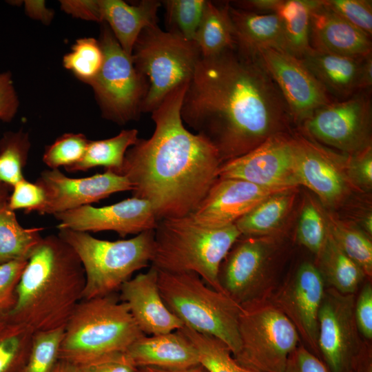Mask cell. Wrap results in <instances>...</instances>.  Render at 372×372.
<instances>
[{
	"label": "cell",
	"mask_w": 372,
	"mask_h": 372,
	"mask_svg": "<svg viewBox=\"0 0 372 372\" xmlns=\"http://www.w3.org/2000/svg\"><path fill=\"white\" fill-rule=\"evenodd\" d=\"M45 202L43 189L36 183H31L24 178L12 187L8 206L14 211L23 209L26 214L34 211L38 213Z\"/></svg>",
	"instance_id": "cell-43"
},
{
	"label": "cell",
	"mask_w": 372,
	"mask_h": 372,
	"mask_svg": "<svg viewBox=\"0 0 372 372\" xmlns=\"http://www.w3.org/2000/svg\"><path fill=\"white\" fill-rule=\"evenodd\" d=\"M372 85V55L364 58L362 61L358 88L360 90H371Z\"/></svg>",
	"instance_id": "cell-54"
},
{
	"label": "cell",
	"mask_w": 372,
	"mask_h": 372,
	"mask_svg": "<svg viewBox=\"0 0 372 372\" xmlns=\"http://www.w3.org/2000/svg\"><path fill=\"white\" fill-rule=\"evenodd\" d=\"M132 58L148 83L142 107V113H145L152 112L176 87L189 83L201 54L194 41L163 30L157 24L142 30Z\"/></svg>",
	"instance_id": "cell-8"
},
{
	"label": "cell",
	"mask_w": 372,
	"mask_h": 372,
	"mask_svg": "<svg viewBox=\"0 0 372 372\" xmlns=\"http://www.w3.org/2000/svg\"><path fill=\"white\" fill-rule=\"evenodd\" d=\"M350 372H372L371 347L364 343L363 348Z\"/></svg>",
	"instance_id": "cell-53"
},
{
	"label": "cell",
	"mask_w": 372,
	"mask_h": 372,
	"mask_svg": "<svg viewBox=\"0 0 372 372\" xmlns=\"http://www.w3.org/2000/svg\"><path fill=\"white\" fill-rule=\"evenodd\" d=\"M310 47L320 52L355 59L372 54L371 37L316 0L312 9Z\"/></svg>",
	"instance_id": "cell-21"
},
{
	"label": "cell",
	"mask_w": 372,
	"mask_h": 372,
	"mask_svg": "<svg viewBox=\"0 0 372 372\" xmlns=\"http://www.w3.org/2000/svg\"><path fill=\"white\" fill-rule=\"evenodd\" d=\"M338 159L335 154L299 136L297 174L300 185L307 187L327 205L341 200L347 190Z\"/></svg>",
	"instance_id": "cell-22"
},
{
	"label": "cell",
	"mask_w": 372,
	"mask_h": 372,
	"mask_svg": "<svg viewBox=\"0 0 372 372\" xmlns=\"http://www.w3.org/2000/svg\"><path fill=\"white\" fill-rule=\"evenodd\" d=\"M30 141L22 130L7 132L0 139V181L11 188L24 178Z\"/></svg>",
	"instance_id": "cell-35"
},
{
	"label": "cell",
	"mask_w": 372,
	"mask_h": 372,
	"mask_svg": "<svg viewBox=\"0 0 372 372\" xmlns=\"http://www.w3.org/2000/svg\"><path fill=\"white\" fill-rule=\"evenodd\" d=\"M42 227L25 228L8 203L0 207V265L28 260L43 237Z\"/></svg>",
	"instance_id": "cell-31"
},
{
	"label": "cell",
	"mask_w": 372,
	"mask_h": 372,
	"mask_svg": "<svg viewBox=\"0 0 372 372\" xmlns=\"http://www.w3.org/2000/svg\"><path fill=\"white\" fill-rule=\"evenodd\" d=\"M188 83L170 92L151 112L155 130L126 152L120 174L134 197L150 203L158 220L189 215L218 178L215 147L186 129L180 108Z\"/></svg>",
	"instance_id": "cell-2"
},
{
	"label": "cell",
	"mask_w": 372,
	"mask_h": 372,
	"mask_svg": "<svg viewBox=\"0 0 372 372\" xmlns=\"http://www.w3.org/2000/svg\"><path fill=\"white\" fill-rule=\"evenodd\" d=\"M320 3L371 37L372 3L369 0H320Z\"/></svg>",
	"instance_id": "cell-42"
},
{
	"label": "cell",
	"mask_w": 372,
	"mask_h": 372,
	"mask_svg": "<svg viewBox=\"0 0 372 372\" xmlns=\"http://www.w3.org/2000/svg\"><path fill=\"white\" fill-rule=\"evenodd\" d=\"M364 227L366 231L371 234L372 232V217L371 214L367 216L364 220Z\"/></svg>",
	"instance_id": "cell-58"
},
{
	"label": "cell",
	"mask_w": 372,
	"mask_h": 372,
	"mask_svg": "<svg viewBox=\"0 0 372 372\" xmlns=\"http://www.w3.org/2000/svg\"><path fill=\"white\" fill-rule=\"evenodd\" d=\"M24 6L26 14L34 19L48 24L53 19L54 12L45 6L44 1L27 0Z\"/></svg>",
	"instance_id": "cell-52"
},
{
	"label": "cell",
	"mask_w": 372,
	"mask_h": 372,
	"mask_svg": "<svg viewBox=\"0 0 372 372\" xmlns=\"http://www.w3.org/2000/svg\"><path fill=\"white\" fill-rule=\"evenodd\" d=\"M240 236L235 224L212 228L189 215L163 218L154 229L151 264L165 271L194 272L208 286L223 292L218 280L219 267Z\"/></svg>",
	"instance_id": "cell-4"
},
{
	"label": "cell",
	"mask_w": 372,
	"mask_h": 372,
	"mask_svg": "<svg viewBox=\"0 0 372 372\" xmlns=\"http://www.w3.org/2000/svg\"><path fill=\"white\" fill-rule=\"evenodd\" d=\"M299 137L284 132L271 135L249 152L222 163L218 178L242 179L268 187L294 189Z\"/></svg>",
	"instance_id": "cell-11"
},
{
	"label": "cell",
	"mask_w": 372,
	"mask_h": 372,
	"mask_svg": "<svg viewBox=\"0 0 372 372\" xmlns=\"http://www.w3.org/2000/svg\"><path fill=\"white\" fill-rule=\"evenodd\" d=\"M229 12L232 23L235 48L256 56L262 49L285 51L280 19L276 13L260 14L233 6Z\"/></svg>",
	"instance_id": "cell-24"
},
{
	"label": "cell",
	"mask_w": 372,
	"mask_h": 372,
	"mask_svg": "<svg viewBox=\"0 0 372 372\" xmlns=\"http://www.w3.org/2000/svg\"><path fill=\"white\" fill-rule=\"evenodd\" d=\"M180 116L217 149L222 163L254 149L291 120L288 107L257 56L234 48L200 59Z\"/></svg>",
	"instance_id": "cell-1"
},
{
	"label": "cell",
	"mask_w": 372,
	"mask_h": 372,
	"mask_svg": "<svg viewBox=\"0 0 372 372\" xmlns=\"http://www.w3.org/2000/svg\"><path fill=\"white\" fill-rule=\"evenodd\" d=\"M119 299L125 302L142 333L154 335L177 331L183 322L165 304L158 284V269L152 266L124 282Z\"/></svg>",
	"instance_id": "cell-20"
},
{
	"label": "cell",
	"mask_w": 372,
	"mask_h": 372,
	"mask_svg": "<svg viewBox=\"0 0 372 372\" xmlns=\"http://www.w3.org/2000/svg\"><path fill=\"white\" fill-rule=\"evenodd\" d=\"M143 335L127 304L114 293L83 299L65 327L59 360L76 364L125 351Z\"/></svg>",
	"instance_id": "cell-5"
},
{
	"label": "cell",
	"mask_w": 372,
	"mask_h": 372,
	"mask_svg": "<svg viewBox=\"0 0 372 372\" xmlns=\"http://www.w3.org/2000/svg\"><path fill=\"white\" fill-rule=\"evenodd\" d=\"M320 271L330 287L343 294H354L366 276L361 268L338 246L328 231L318 255Z\"/></svg>",
	"instance_id": "cell-28"
},
{
	"label": "cell",
	"mask_w": 372,
	"mask_h": 372,
	"mask_svg": "<svg viewBox=\"0 0 372 372\" xmlns=\"http://www.w3.org/2000/svg\"><path fill=\"white\" fill-rule=\"evenodd\" d=\"M238 330L240 348L234 358L255 372H282L300 341L287 316L263 299L241 306Z\"/></svg>",
	"instance_id": "cell-9"
},
{
	"label": "cell",
	"mask_w": 372,
	"mask_h": 372,
	"mask_svg": "<svg viewBox=\"0 0 372 372\" xmlns=\"http://www.w3.org/2000/svg\"><path fill=\"white\" fill-rule=\"evenodd\" d=\"M99 3L103 22L130 56L142 30L157 25V12L161 6L157 0H143L136 6L121 0H99Z\"/></svg>",
	"instance_id": "cell-26"
},
{
	"label": "cell",
	"mask_w": 372,
	"mask_h": 372,
	"mask_svg": "<svg viewBox=\"0 0 372 372\" xmlns=\"http://www.w3.org/2000/svg\"><path fill=\"white\" fill-rule=\"evenodd\" d=\"M33 333L26 326L0 313V372H22Z\"/></svg>",
	"instance_id": "cell-33"
},
{
	"label": "cell",
	"mask_w": 372,
	"mask_h": 372,
	"mask_svg": "<svg viewBox=\"0 0 372 372\" xmlns=\"http://www.w3.org/2000/svg\"><path fill=\"white\" fill-rule=\"evenodd\" d=\"M355 299L331 287L324 291L318 318V358L329 372H350L364 346L355 320Z\"/></svg>",
	"instance_id": "cell-12"
},
{
	"label": "cell",
	"mask_w": 372,
	"mask_h": 372,
	"mask_svg": "<svg viewBox=\"0 0 372 372\" xmlns=\"http://www.w3.org/2000/svg\"><path fill=\"white\" fill-rule=\"evenodd\" d=\"M64 329L33 333L30 351L22 372H52L59 360Z\"/></svg>",
	"instance_id": "cell-39"
},
{
	"label": "cell",
	"mask_w": 372,
	"mask_h": 372,
	"mask_svg": "<svg viewBox=\"0 0 372 372\" xmlns=\"http://www.w3.org/2000/svg\"><path fill=\"white\" fill-rule=\"evenodd\" d=\"M58 235L77 254L85 275L83 299L114 293L136 271L151 263L154 229L127 240L110 241L88 232L60 229Z\"/></svg>",
	"instance_id": "cell-7"
},
{
	"label": "cell",
	"mask_w": 372,
	"mask_h": 372,
	"mask_svg": "<svg viewBox=\"0 0 372 372\" xmlns=\"http://www.w3.org/2000/svg\"><path fill=\"white\" fill-rule=\"evenodd\" d=\"M280 0H248L230 3L233 6L256 13H275Z\"/></svg>",
	"instance_id": "cell-51"
},
{
	"label": "cell",
	"mask_w": 372,
	"mask_h": 372,
	"mask_svg": "<svg viewBox=\"0 0 372 372\" xmlns=\"http://www.w3.org/2000/svg\"><path fill=\"white\" fill-rule=\"evenodd\" d=\"M125 352L140 369L176 370L200 364L195 347L180 329L164 334L143 335Z\"/></svg>",
	"instance_id": "cell-23"
},
{
	"label": "cell",
	"mask_w": 372,
	"mask_h": 372,
	"mask_svg": "<svg viewBox=\"0 0 372 372\" xmlns=\"http://www.w3.org/2000/svg\"><path fill=\"white\" fill-rule=\"evenodd\" d=\"M54 216L59 230L113 231L121 237L155 229L158 221L150 203L134 196L101 207L85 205Z\"/></svg>",
	"instance_id": "cell-16"
},
{
	"label": "cell",
	"mask_w": 372,
	"mask_h": 372,
	"mask_svg": "<svg viewBox=\"0 0 372 372\" xmlns=\"http://www.w3.org/2000/svg\"><path fill=\"white\" fill-rule=\"evenodd\" d=\"M349 175L351 178L363 186H371L372 152L371 147L356 153L349 163Z\"/></svg>",
	"instance_id": "cell-49"
},
{
	"label": "cell",
	"mask_w": 372,
	"mask_h": 372,
	"mask_svg": "<svg viewBox=\"0 0 372 372\" xmlns=\"http://www.w3.org/2000/svg\"><path fill=\"white\" fill-rule=\"evenodd\" d=\"M300 59L333 100L347 99L359 91L364 59L320 52L311 48Z\"/></svg>",
	"instance_id": "cell-25"
},
{
	"label": "cell",
	"mask_w": 372,
	"mask_h": 372,
	"mask_svg": "<svg viewBox=\"0 0 372 372\" xmlns=\"http://www.w3.org/2000/svg\"><path fill=\"white\" fill-rule=\"evenodd\" d=\"M229 7L228 2L206 1L194 39L202 57L216 56L235 47Z\"/></svg>",
	"instance_id": "cell-27"
},
{
	"label": "cell",
	"mask_w": 372,
	"mask_h": 372,
	"mask_svg": "<svg viewBox=\"0 0 372 372\" xmlns=\"http://www.w3.org/2000/svg\"><path fill=\"white\" fill-rule=\"evenodd\" d=\"M257 56L279 89L293 121L302 123L318 109L335 101L291 54L267 48L260 50Z\"/></svg>",
	"instance_id": "cell-14"
},
{
	"label": "cell",
	"mask_w": 372,
	"mask_h": 372,
	"mask_svg": "<svg viewBox=\"0 0 372 372\" xmlns=\"http://www.w3.org/2000/svg\"><path fill=\"white\" fill-rule=\"evenodd\" d=\"M136 129L123 130L110 138L89 141L81 160L65 169L70 172H85L96 167H104L120 174L127 150L138 139Z\"/></svg>",
	"instance_id": "cell-29"
},
{
	"label": "cell",
	"mask_w": 372,
	"mask_h": 372,
	"mask_svg": "<svg viewBox=\"0 0 372 372\" xmlns=\"http://www.w3.org/2000/svg\"><path fill=\"white\" fill-rule=\"evenodd\" d=\"M180 331L192 342L198 352L200 364L208 372H255L240 365L228 346L220 340L196 332L185 325Z\"/></svg>",
	"instance_id": "cell-34"
},
{
	"label": "cell",
	"mask_w": 372,
	"mask_h": 372,
	"mask_svg": "<svg viewBox=\"0 0 372 372\" xmlns=\"http://www.w3.org/2000/svg\"><path fill=\"white\" fill-rule=\"evenodd\" d=\"M52 372H77L75 364L59 360Z\"/></svg>",
	"instance_id": "cell-56"
},
{
	"label": "cell",
	"mask_w": 372,
	"mask_h": 372,
	"mask_svg": "<svg viewBox=\"0 0 372 372\" xmlns=\"http://www.w3.org/2000/svg\"><path fill=\"white\" fill-rule=\"evenodd\" d=\"M293 189L260 186L237 178H218L189 215L197 223L219 228L234 225L267 197Z\"/></svg>",
	"instance_id": "cell-19"
},
{
	"label": "cell",
	"mask_w": 372,
	"mask_h": 372,
	"mask_svg": "<svg viewBox=\"0 0 372 372\" xmlns=\"http://www.w3.org/2000/svg\"><path fill=\"white\" fill-rule=\"evenodd\" d=\"M77 372H141L125 351H115L75 364Z\"/></svg>",
	"instance_id": "cell-44"
},
{
	"label": "cell",
	"mask_w": 372,
	"mask_h": 372,
	"mask_svg": "<svg viewBox=\"0 0 372 372\" xmlns=\"http://www.w3.org/2000/svg\"><path fill=\"white\" fill-rule=\"evenodd\" d=\"M103 52L99 41L92 37L78 39L63 59V65L80 81L90 84L99 72Z\"/></svg>",
	"instance_id": "cell-36"
},
{
	"label": "cell",
	"mask_w": 372,
	"mask_h": 372,
	"mask_svg": "<svg viewBox=\"0 0 372 372\" xmlns=\"http://www.w3.org/2000/svg\"><path fill=\"white\" fill-rule=\"evenodd\" d=\"M328 234L324 219L318 209L311 203H307L301 212L298 229V242L319 255Z\"/></svg>",
	"instance_id": "cell-41"
},
{
	"label": "cell",
	"mask_w": 372,
	"mask_h": 372,
	"mask_svg": "<svg viewBox=\"0 0 372 372\" xmlns=\"http://www.w3.org/2000/svg\"><path fill=\"white\" fill-rule=\"evenodd\" d=\"M99 42L103 52L102 67L89 84L103 118L123 125L137 120L148 91L146 78L135 68L132 56L121 48L104 23Z\"/></svg>",
	"instance_id": "cell-10"
},
{
	"label": "cell",
	"mask_w": 372,
	"mask_h": 372,
	"mask_svg": "<svg viewBox=\"0 0 372 372\" xmlns=\"http://www.w3.org/2000/svg\"><path fill=\"white\" fill-rule=\"evenodd\" d=\"M371 90L334 101L318 109L302 124L319 141L347 152L358 153L370 145Z\"/></svg>",
	"instance_id": "cell-13"
},
{
	"label": "cell",
	"mask_w": 372,
	"mask_h": 372,
	"mask_svg": "<svg viewBox=\"0 0 372 372\" xmlns=\"http://www.w3.org/2000/svg\"><path fill=\"white\" fill-rule=\"evenodd\" d=\"M357 329L367 340L372 339V286L366 283L355 299L354 308Z\"/></svg>",
	"instance_id": "cell-46"
},
{
	"label": "cell",
	"mask_w": 372,
	"mask_h": 372,
	"mask_svg": "<svg viewBox=\"0 0 372 372\" xmlns=\"http://www.w3.org/2000/svg\"><path fill=\"white\" fill-rule=\"evenodd\" d=\"M43 190L45 202L39 214H56L109 197L111 194L132 191L126 176L105 170L85 178H70L59 169L43 171L36 182Z\"/></svg>",
	"instance_id": "cell-15"
},
{
	"label": "cell",
	"mask_w": 372,
	"mask_h": 372,
	"mask_svg": "<svg viewBox=\"0 0 372 372\" xmlns=\"http://www.w3.org/2000/svg\"><path fill=\"white\" fill-rule=\"evenodd\" d=\"M11 191L10 187L0 181V207L8 203Z\"/></svg>",
	"instance_id": "cell-57"
},
{
	"label": "cell",
	"mask_w": 372,
	"mask_h": 372,
	"mask_svg": "<svg viewBox=\"0 0 372 372\" xmlns=\"http://www.w3.org/2000/svg\"><path fill=\"white\" fill-rule=\"evenodd\" d=\"M28 260L0 265V313L9 311L16 301V289Z\"/></svg>",
	"instance_id": "cell-45"
},
{
	"label": "cell",
	"mask_w": 372,
	"mask_h": 372,
	"mask_svg": "<svg viewBox=\"0 0 372 372\" xmlns=\"http://www.w3.org/2000/svg\"><path fill=\"white\" fill-rule=\"evenodd\" d=\"M158 284L165 304L185 326L220 340L233 356L238 354L240 304L194 272L158 270Z\"/></svg>",
	"instance_id": "cell-6"
},
{
	"label": "cell",
	"mask_w": 372,
	"mask_h": 372,
	"mask_svg": "<svg viewBox=\"0 0 372 372\" xmlns=\"http://www.w3.org/2000/svg\"><path fill=\"white\" fill-rule=\"evenodd\" d=\"M61 9L74 17L103 22L99 0H63Z\"/></svg>",
	"instance_id": "cell-50"
},
{
	"label": "cell",
	"mask_w": 372,
	"mask_h": 372,
	"mask_svg": "<svg viewBox=\"0 0 372 372\" xmlns=\"http://www.w3.org/2000/svg\"><path fill=\"white\" fill-rule=\"evenodd\" d=\"M89 141L81 133H66L45 147L43 161L50 169H67L83 157Z\"/></svg>",
	"instance_id": "cell-40"
},
{
	"label": "cell",
	"mask_w": 372,
	"mask_h": 372,
	"mask_svg": "<svg viewBox=\"0 0 372 372\" xmlns=\"http://www.w3.org/2000/svg\"><path fill=\"white\" fill-rule=\"evenodd\" d=\"M293 190L278 192L267 197L238 219L235 225L241 236H263L277 229L292 206Z\"/></svg>",
	"instance_id": "cell-32"
},
{
	"label": "cell",
	"mask_w": 372,
	"mask_h": 372,
	"mask_svg": "<svg viewBox=\"0 0 372 372\" xmlns=\"http://www.w3.org/2000/svg\"><path fill=\"white\" fill-rule=\"evenodd\" d=\"M85 275L72 247L58 234L43 237L30 254L5 313L33 333L65 328L83 300Z\"/></svg>",
	"instance_id": "cell-3"
},
{
	"label": "cell",
	"mask_w": 372,
	"mask_h": 372,
	"mask_svg": "<svg viewBox=\"0 0 372 372\" xmlns=\"http://www.w3.org/2000/svg\"><path fill=\"white\" fill-rule=\"evenodd\" d=\"M282 372H329L322 361L307 347L298 346L290 354Z\"/></svg>",
	"instance_id": "cell-47"
},
{
	"label": "cell",
	"mask_w": 372,
	"mask_h": 372,
	"mask_svg": "<svg viewBox=\"0 0 372 372\" xmlns=\"http://www.w3.org/2000/svg\"><path fill=\"white\" fill-rule=\"evenodd\" d=\"M328 231L340 249L356 263L366 276L372 275V243L361 231L332 220Z\"/></svg>",
	"instance_id": "cell-38"
},
{
	"label": "cell",
	"mask_w": 372,
	"mask_h": 372,
	"mask_svg": "<svg viewBox=\"0 0 372 372\" xmlns=\"http://www.w3.org/2000/svg\"><path fill=\"white\" fill-rule=\"evenodd\" d=\"M141 372H208L202 365L198 364L194 366L183 369H163L154 367H144L141 369Z\"/></svg>",
	"instance_id": "cell-55"
},
{
	"label": "cell",
	"mask_w": 372,
	"mask_h": 372,
	"mask_svg": "<svg viewBox=\"0 0 372 372\" xmlns=\"http://www.w3.org/2000/svg\"><path fill=\"white\" fill-rule=\"evenodd\" d=\"M324 291V281L318 267L304 262L270 301L287 316L317 357L318 318Z\"/></svg>",
	"instance_id": "cell-18"
},
{
	"label": "cell",
	"mask_w": 372,
	"mask_h": 372,
	"mask_svg": "<svg viewBox=\"0 0 372 372\" xmlns=\"http://www.w3.org/2000/svg\"><path fill=\"white\" fill-rule=\"evenodd\" d=\"M239 238L222 261L218 280L222 291L242 306L263 299L270 249L262 239Z\"/></svg>",
	"instance_id": "cell-17"
},
{
	"label": "cell",
	"mask_w": 372,
	"mask_h": 372,
	"mask_svg": "<svg viewBox=\"0 0 372 372\" xmlns=\"http://www.w3.org/2000/svg\"><path fill=\"white\" fill-rule=\"evenodd\" d=\"M19 102L12 75L9 72L0 74V120L10 122L15 116Z\"/></svg>",
	"instance_id": "cell-48"
},
{
	"label": "cell",
	"mask_w": 372,
	"mask_h": 372,
	"mask_svg": "<svg viewBox=\"0 0 372 372\" xmlns=\"http://www.w3.org/2000/svg\"><path fill=\"white\" fill-rule=\"evenodd\" d=\"M167 31L194 41L201 21L205 0H166Z\"/></svg>",
	"instance_id": "cell-37"
},
{
	"label": "cell",
	"mask_w": 372,
	"mask_h": 372,
	"mask_svg": "<svg viewBox=\"0 0 372 372\" xmlns=\"http://www.w3.org/2000/svg\"><path fill=\"white\" fill-rule=\"evenodd\" d=\"M316 0H280L275 13L279 17L287 52L300 59L311 48V14Z\"/></svg>",
	"instance_id": "cell-30"
}]
</instances>
